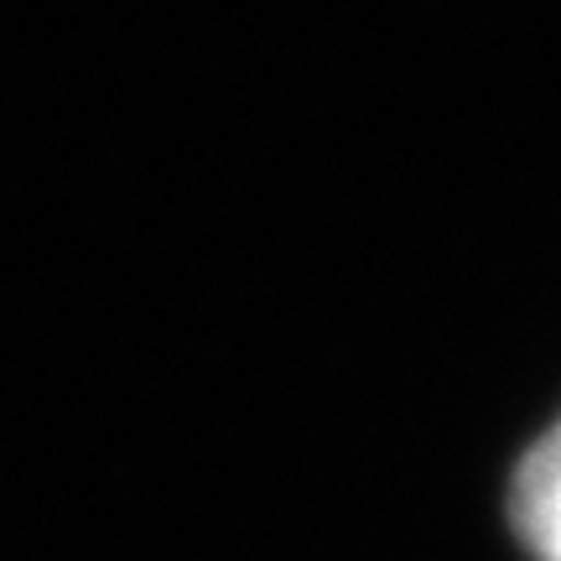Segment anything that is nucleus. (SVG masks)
Masks as SVG:
<instances>
[{
  "label": "nucleus",
  "instance_id": "1",
  "mask_svg": "<svg viewBox=\"0 0 561 561\" xmlns=\"http://www.w3.org/2000/svg\"><path fill=\"white\" fill-rule=\"evenodd\" d=\"M510 525L536 561H561V416L515 462Z\"/></svg>",
  "mask_w": 561,
  "mask_h": 561
}]
</instances>
